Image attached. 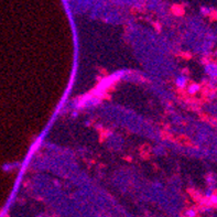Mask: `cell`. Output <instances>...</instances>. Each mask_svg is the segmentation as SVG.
<instances>
[{
    "label": "cell",
    "mask_w": 217,
    "mask_h": 217,
    "mask_svg": "<svg viewBox=\"0 0 217 217\" xmlns=\"http://www.w3.org/2000/svg\"><path fill=\"white\" fill-rule=\"evenodd\" d=\"M199 89V85H192L190 88H189V92L190 93H196V92Z\"/></svg>",
    "instance_id": "cell-1"
}]
</instances>
